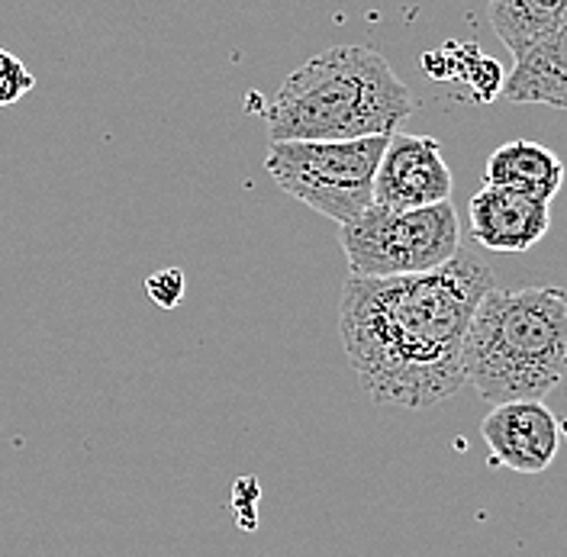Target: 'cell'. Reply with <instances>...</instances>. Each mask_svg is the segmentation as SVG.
<instances>
[{
    "label": "cell",
    "mask_w": 567,
    "mask_h": 557,
    "mask_svg": "<svg viewBox=\"0 0 567 557\" xmlns=\"http://www.w3.org/2000/svg\"><path fill=\"white\" fill-rule=\"evenodd\" d=\"M494 271L458 251L425 275L349 278L339 303V336L371 403L429 410L464 386V339Z\"/></svg>",
    "instance_id": "cell-1"
},
{
    "label": "cell",
    "mask_w": 567,
    "mask_h": 557,
    "mask_svg": "<svg viewBox=\"0 0 567 557\" xmlns=\"http://www.w3.org/2000/svg\"><path fill=\"white\" fill-rule=\"evenodd\" d=\"M349 278L425 275L461 251L458 209L452 200L420 209L371 207L339 226Z\"/></svg>",
    "instance_id": "cell-4"
},
{
    "label": "cell",
    "mask_w": 567,
    "mask_h": 557,
    "mask_svg": "<svg viewBox=\"0 0 567 557\" xmlns=\"http://www.w3.org/2000/svg\"><path fill=\"white\" fill-rule=\"evenodd\" d=\"M35 87V78L30 69L7 49H0V106L20 104Z\"/></svg>",
    "instance_id": "cell-12"
},
{
    "label": "cell",
    "mask_w": 567,
    "mask_h": 557,
    "mask_svg": "<svg viewBox=\"0 0 567 557\" xmlns=\"http://www.w3.org/2000/svg\"><path fill=\"white\" fill-rule=\"evenodd\" d=\"M416 101L368 45H332L293 69L275 91L268 142H349L400 133Z\"/></svg>",
    "instance_id": "cell-2"
},
{
    "label": "cell",
    "mask_w": 567,
    "mask_h": 557,
    "mask_svg": "<svg viewBox=\"0 0 567 557\" xmlns=\"http://www.w3.org/2000/svg\"><path fill=\"white\" fill-rule=\"evenodd\" d=\"M452 168L442 155V145L432 136L393 133L384 145L378 175H374V204L390 209L435 207L452 200Z\"/></svg>",
    "instance_id": "cell-6"
},
{
    "label": "cell",
    "mask_w": 567,
    "mask_h": 557,
    "mask_svg": "<svg viewBox=\"0 0 567 557\" xmlns=\"http://www.w3.org/2000/svg\"><path fill=\"white\" fill-rule=\"evenodd\" d=\"M464 383L487 403L545 400L567 378V290H487L464 339Z\"/></svg>",
    "instance_id": "cell-3"
},
{
    "label": "cell",
    "mask_w": 567,
    "mask_h": 557,
    "mask_svg": "<svg viewBox=\"0 0 567 557\" xmlns=\"http://www.w3.org/2000/svg\"><path fill=\"white\" fill-rule=\"evenodd\" d=\"M491 27L513 59L567 23V0H487Z\"/></svg>",
    "instance_id": "cell-11"
},
{
    "label": "cell",
    "mask_w": 567,
    "mask_h": 557,
    "mask_svg": "<svg viewBox=\"0 0 567 557\" xmlns=\"http://www.w3.org/2000/svg\"><path fill=\"white\" fill-rule=\"evenodd\" d=\"M506 104H542L567 110V23L516 59L503 78Z\"/></svg>",
    "instance_id": "cell-10"
},
{
    "label": "cell",
    "mask_w": 567,
    "mask_h": 557,
    "mask_svg": "<svg viewBox=\"0 0 567 557\" xmlns=\"http://www.w3.org/2000/svg\"><path fill=\"white\" fill-rule=\"evenodd\" d=\"M145 293L162 307V310H175L184 297V275L172 268V271H158L145 280Z\"/></svg>",
    "instance_id": "cell-13"
},
{
    "label": "cell",
    "mask_w": 567,
    "mask_h": 557,
    "mask_svg": "<svg viewBox=\"0 0 567 557\" xmlns=\"http://www.w3.org/2000/svg\"><path fill=\"white\" fill-rule=\"evenodd\" d=\"M481 435L496 464L516 474L548 471L561 448V425L542 400L499 403L481 422Z\"/></svg>",
    "instance_id": "cell-7"
},
{
    "label": "cell",
    "mask_w": 567,
    "mask_h": 557,
    "mask_svg": "<svg viewBox=\"0 0 567 557\" xmlns=\"http://www.w3.org/2000/svg\"><path fill=\"white\" fill-rule=\"evenodd\" d=\"M565 162L548 145L513 140L491 152L487 168H484V184L506 187V190L551 204L558 197V190L565 187Z\"/></svg>",
    "instance_id": "cell-9"
},
{
    "label": "cell",
    "mask_w": 567,
    "mask_h": 557,
    "mask_svg": "<svg viewBox=\"0 0 567 557\" xmlns=\"http://www.w3.org/2000/svg\"><path fill=\"white\" fill-rule=\"evenodd\" d=\"M471 236L491 251H529L551 229V207L526 194L484 184L471 197Z\"/></svg>",
    "instance_id": "cell-8"
},
{
    "label": "cell",
    "mask_w": 567,
    "mask_h": 557,
    "mask_svg": "<svg viewBox=\"0 0 567 557\" xmlns=\"http://www.w3.org/2000/svg\"><path fill=\"white\" fill-rule=\"evenodd\" d=\"M388 140L268 142L265 172L287 197L342 226L374 204V175Z\"/></svg>",
    "instance_id": "cell-5"
}]
</instances>
